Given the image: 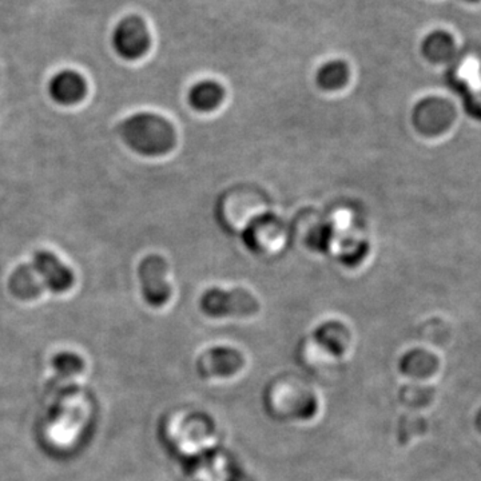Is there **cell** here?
<instances>
[{"mask_svg":"<svg viewBox=\"0 0 481 481\" xmlns=\"http://www.w3.org/2000/svg\"><path fill=\"white\" fill-rule=\"evenodd\" d=\"M120 135L132 152L144 156L167 155L176 144L173 124L155 112L130 115L120 124Z\"/></svg>","mask_w":481,"mask_h":481,"instance_id":"cell-1","label":"cell"},{"mask_svg":"<svg viewBox=\"0 0 481 481\" xmlns=\"http://www.w3.org/2000/svg\"><path fill=\"white\" fill-rule=\"evenodd\" d=\"M202 312L208 317H249L257 315L260 303L251 293L242 288L222 291L213 288L205 292L199 301Z\"/></svg>","mask_w":481,"mask_h":481,"instance_id":"cell-2","label":"cell"},{"mask_svg":"<svg viewBox=\"0 0 481 481\" xmlns=\"http://www.w3.org/2000/svg\"><path fill=\"white\" fill-rule=\"evenodd\" d=\"M139 283L146 304L153 308L164 306L172 295V288L167 283V262L158 254H150L139 262Z\"/></svg>","mask_w":481,"mask_h":481,"instance_id":"cell-3","label":"cell"},{"mask_svg":"<svg viewBox=\"0 0 481 481\" xmlns=\"http://www.w3.org/2000/svg\"><path fill=\"white\" fill-rule=\"evenodd\" d=\"M112 46L115 54L124 60H137L150 48V34L144 20L127 16L112 31Z\"/></svg>","mask_w":481,"mask_h":481,"instance_id":"cell-4","label":"cell"},{"mask_svg":"<svg viewBox=\"0 0 481 481\" xmlns=\"http://www.w3.org/2000/svg\"><path fill=\"white\" fill-rule=\"evenodd\" d=\"M454 120V106L442 98H425L414 106V127L417 132L428 137L444 133Z\"/></svg>","mask_w":481,"mask_h":481,"instance_id":"cell-5","label":"cell"},{"mask_svg":"<svg viewBox=\"0 0 481 481\" xmlns=\"http://www.w3.org/2000/svg\"><path fill=\"white\" fill-rule=\"evenodd\" d=\"M31 266L42 283L43 288L55 294H62L74 285V272L50 251H37Z\"/></svg>","mask_w":481,"mask_h":481,"instance_id":"cell-6","label":"cell"},{"mask_svg":"<svg viewBox=\"0 0 481 481\" xmlns=\"http://www.w3.org/2000/svg\"><path fill=\"white\" fill-rule=\"evenodd\" d=\"M48 91L52 102L63 107L75 106L85 100L86 80L75 69H62L52 75L48 85Z\"/></svg>","mask_w":481,"mask_h":481,"instance_id":"cell-7","label":"cell"},{"mask_svg":"<svg viewBox=\"0 0 481 481\" xmlns=\"http://www.w3.org/2000/svg\"><path fill=\"white\" fill-rule=\"evenodd\" d=\"M243 365L240 352L231 347H214L208 350L197 362L201 378H228L239 372Z\"/></svg>","mask_w":481,"mask_h":481,"instance_id":"cell-8","label":"cell"},{"mask_svg":"<svg viewBox=\"0 0 481 481\" xmlns=\"http://www.w3.org/2000/svg\"><path fill=\"white\" fill-rule=\"evenodd\" d=\"M454 51H456V43L447 31H432L422 40V55L432 63L448 62L454 58Z\"/></svg>","mask_w":481,"mask_h":481,"instance_id":"cell-9","label":"cell"},{"mask_svg":"<svg viewBox=\"0 0 481 481\" xmlns=\"http://www.w3.org/2000/svg\"><path fill=\"white\" fill-rule=\"evenodd\" d=\"M10 292L20 301H33L42 292L43 285L33 266L22 265L10 275Z\"/></svg>","mask_w":481,"mask_h":481,"instance_id":"cell-10","label":"cell"},{"mask_svg":"<svg viewBox=\"0 0 481 481\" xmlns=\"http://www.w3.org/2000/svg\"><path fill=\"white\" fill-rule=\"evenodd\" d=\"M225 98L224 87L214 80H202L191 87L189 103L197 112H213Z\"/></svg>","mask_w":481,"mask_h":481,"instance_id":"cell-11","label":"cell"},{"mask_svg":"<svg viewBox=\"0 0 481 481\" xmlns=\"http://www.w3.org/2000/svg\"><path fill=\"white\" fill-rule=\"evenodd\" d=\"M349 80V68L347 62L340 59L329 60L318 69L315 82L318 87L326 91L343 89Z\"/></svg>","mask_w":481,"mask_h":481,"instance_id":"cell-12","label":"cell"},{"mask_svg":"<svg viewBox=\"0 0 481 481\" xmlns=\"http://www.w3.org/2000/svg\"><path fill=\"white\" fill-rule=\"evenodd\" d=\"M318 340L332 347H343L347 341V330L337 323L326 324L317 332Z\"/></svg>","mask_w":481,"mask_h":481,"instance_id":"cell-13","label":"cell"},{"mask_svg":"<svg viewBox=\"0 0 481 481\" xmlns=\"http://www.w3.org/2000/svg\"><path fill=\"white\" fill-rule=\"evenodd\" d=\"M465 2H466V3H472V5H474V3H480L481 0H465Z\"/></svg>","mask_w":481,"mask_h":481,"instance_id":"cell-14","label":"cell"}]
</instances>
